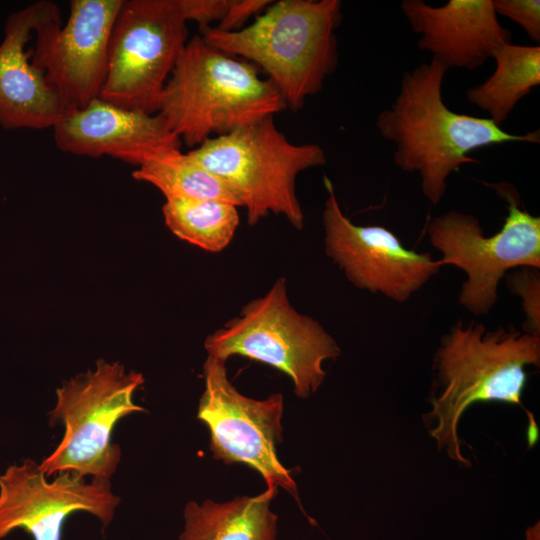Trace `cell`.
<instances>
[{"label": "cell", "instance_id": "cell-3", "mask_svg": "<svg viewBox=\"0 0 540 540\" xmlns=\"http://www.w3.org/2000/svg\"><path fill=\"white\" fill-rule=\"evenodd\" d=\"M339 0H280L237 31L201 30L212 47L261 67L293 111L319 93L338 64Z\"/></svg>", "mask_w": 540, "mask_h": 540}, {"label": "cell", "instance_id": "cell-2", "mask_svg": "<svg viewBox=\"0 0 540 540\" xmlns=\"http://www.w3.org/2000/svg\"><path fill=\"white\" fill-rule=\"evenodd\" d=\"M540 364V335L514 327L488 330L482 323L454 324L440 342L434 371L438 394H432V410L425 422L434 423L431 436L440 450L454 461L470 466L460 451L457 426L465 410L476 402L501 401L520 406L529 419L527 439H538L533 415L522 403L527 380L525 367Z\"/></svg>", "mask_w": 540, "mask_h": 540}, {"label": "cell", "instance_id": "cell-17", "mask_svg": "<svg viewBox=\"0 0 540 540\" xmlns=\"http://www.w3.org/2000/svg\"><path fill=\"white\" fill-rule=\"evenodd\" d=\"M278 489L226 502L189 501L179 540H276L278 517L270 504Z\"/></svg>", "mask_w": 540, "mask_h": 540}, {"label": "cell", "instance_id": "cell-24", "mask_svg": "<svg viewBox=\"0 0 540 540\" xmlns=\"http://www.w3.org/2000/svg\"><path fill=\"white\" fill-rule=\"evenodd\" d=\"M271 4L268 0H230L228 9L216 26L222 31H237L253 15L264 11Z\"/></svg>", "mask_w": 540, "mask_h": 540}, {"label": "cell", "instance_id": "cell-5", "mask_svg": "<svg viewBox=\"0 0 540 540\" xmlns=\"http://www.w3.org/2000/svg\"><path fill=\"white\" fill-rule=\"evenodd\" d=\"M187 153L240 196L249 225L273 213L297 230L305 220L297 176L327 161L319 145L291 143L276 128L273 116L210 138Z\"/></svg>", "mask_w": 540, "mask_h": 540}, {"label": "cell", "instance_id": "cell-8", "mask_svg": "<svg viewBox=\"0 0 540 540\" xmlns=\"http://www.w3.org/2000/svg\"><path fill=\"white\" fill-rule=\"evenodd\" d=\"M492 186L508 203V215L500 231L486 237L478 218L448 211L430 221L431 244L442 254L440 265L462 269L459 303L474 315L490 312L498 300L500 280L519 267L540 269V217L520 206L519 195L508 183Z\"/></svg>", "mask_w": 540, "mask_h": 540}, {"label": "cell", "instance_id": "cell-21", "mask_svg": "<svg viewBox=\"0 0 540 540\" xmlns=\"http://www.w3.org/2000/svg\"><path fill=\"white\" fill-rule=\"evenodd\" d=\"M507 273L506 282L512 294L518 295L525 313L523 331L540 335V274L539 269L519 267Z\"/></svg>", "mask_w": 540, "mask_h": 540}, {"label": "cell", "instance_id": "cell-4", "mask_svg": "<svg viewBox=\"0 0 540 540\" xmlns=\"http://www.w3.org/2000/svg\"><path fill=\"white\" fill-rule=\"evenodd\" d=\"M257 67L208 44L187 41L162 90L157 113L189 147L228 134L287 108Z\"/></svg>", "mask_w": 540, "mask_h": 540}, {"label": "cell", "instance_id": "cell-12", "mask_svg": "<svg viewBox=\"0 0 540 540\" xmlns=\"http://www.w3.org/2000/svg\"><path fill=\"white\" fill-rule=\"evenodd\" d=\"M322 213L325 252L357 288L405 302L440 269L430 253L403 246L397 236L379 225H356L342 212L333 185Z\"/></svg>", "mask_w": 540, "mask_h": 540}, {"label": "cell", "instance_id": "cell-23", "mask_svg": "<svg viewBox=\"0 0 540 540\" xmlns=\"http://www.w3.org/2000/svg\"><path fill=\"white\" fill-rule=\"evenodd\" d=\"M230 0H179L186 21H194L200 29L210 27L214 21L224 17Z\"/></svg>", "mask_w": 540, "mask_h": 540}, {"label": "cell", "instance_id": "cell-1", "mask_svg": "<svg viewBox=\"0 0 540 540\" xmlns=\"http://www.w3.org/2000/svg\"><path fill=\"white\" fill-rule=\"evenodd\" d=\"M447 71L434 58L407 71L394 102L376 118L381 136L395 145L394 163L405 172L419 174L422 193L433 205L442 200L453 172L477 162L469 156L471 152L491 145L540 140L538 130L512 134L487 117L452 111L442 94Z\"/></svg>", "mask_w": 540, "mask_h": 540}, {"label": "cell", "instance_id": "cell-15", "mask_svg": "<svg viewBox=\"0 0 540 540\" xmlns=\"http://www.w3.org/2000/svg\"><path fill=\"white\" fill-rule=\"evenodd\" d=\"M56 16H60L57 5L41 0L12 12L5 21L0 42V126L4 129L52 128L65 113L25 50L35 29Z\"/></svg>", "mask_w": 540, "mask_h": 540}, {"label": "cell", "instance_id": "cell-10", "mask_svg": "<svg viewBox=\"0 0 540 540\" xmlns=\"http://www.w3.org/2000/svg\"><path fill=\"white\" fill-rule=\"evenodd\" d=\"M204 391L197 411L210 434V450L227 465H247L265 480L297 501V485L280 460L276 447L282 441L284 399L274 393L257 400L241 394L227 376L226 361L207 355L203 365Z\"/></svg>", "mask_w": 540, "mask_h": 540}, {"label": "cell", "instance_id": "cell-7", "mask_svg": "<svg viewBox=\"0 0 540 540\" xmlns=\"http://www.w3.org/2000/svg\"><path fill=\"white\" fill-rule=\"evenodd\" d=\"M204 347L209 356L224 361L239 355L280 370L301 399L319 389L326 376L323 363L341 353L318 321L291 305L284 277L265 295L248 302L238 317L211 333Z\"/></svg>", "mask_w": 540, "mask_h": 540}, {"label": "cell", "instance_id": "cell-18", "mask_svg": "<svg viewBox=\"0 0 540 540\" xmlns=\"http://www.w3.org/2000/svg\"><path fill=\"white\" fill-rule=\"evenodd\" d=\"M491 58L495 62L493 73L469 88L466 98L501 126L517 103L540 84V46L509 42L499 46Z\"/></svg>", "mask_w": 540, "mask_h": 540}, {"label": "cell", "instance_id": "cell-6", "mask_svg": "<svg viewBox=\"0 0 540 540\" xmlns=\"http://www.w3.org/2000/svg\"><path fill=\"white\" fill-rule=\"evenodd\" d=\"M144 383L141 373L126 371L119 362L98 360L96 368L79 374L56 390L49 412L50 425L60 423L64 435L55 450L39 463L46 477L70 473L109 481L121 460V449L111 442L120 419L147 412L133 401Z\"/></svg>", "mask_w": 540, "mask_h": 540}, {"label": "cell", "instance_id": "cell-22", "mask_svg": "<svg viewBox=\"0 0 540 540\" xmlns=\"http://www.w3.org/2000/svg\"><path fill=\"white\" fill-rule=\"evenodd\" d=\"M497 15L517 23L535 43L540 42L539 0H493Z\"/></svg>", "mask_w": 540, "mask_h": 540}, {"label": "cell", "instance_id": "cell-16", "mask_svg": "<svg viewBox=\"0 0 540 540\" xmlns=\"http://www.w3.org/2000/svg\"><path fill=\"white\" fill-rule=\"evenodd\" d=\"M400 8L420 35L418 48L448 69L474 70L511 40V32L498 21L493 0H449L439 7L403 0Z\"/></svg>", "mask_w": 540, "mask_h": 540}, {"label": "cell", "instance_id": "cell-20", "mask_svg": "<svg viewBox=\"0 0 540 540\" xmlns=\"http://www.w3.org/2000/svg\"><path fill=\"white\" fill-rule=\"evenodd\" d=\"M162 213L174 235L213 253L230 244L240 222L236 205L217 200L170 199Z\"/></svg>", "mask_w": 540, "mask_h": 540}, {"label": "cell", "instance_id": "cell-19", "mask_svg": "<svg viewBox=\"0 0 540 540\" xmlns=\"http://www.w3.org/2000/svg\"><path fill=\"white\" fill-rule=\"evenodd\" d=\"M132 176L152 184L170 199H208L242 207L240 196L181 149H168L144 160Z\"/></svg>", "mask_w": 540, "mask_h": 540}, {"label": "cell", "instance_id": "cell-14", "mask_svg": "<svg viewBox=\"0 0 540 540\" xmlns=\"http://www.w3.org/2000/svg\"><path fill=\"white\" fill-rule=\"evenodd\" d=\"M56 146L77 156L104 155L136 165L181 140L159 113L125 109L99 97L65 112L52 127Z\"/></svg>", "mask_w": 540, "mask_h": 540}, {"label": "cell", "instance_id": "cell-11", "mask_svg": "<svg viewBox=\"0 0 540 540\" xmlns=\"http://www.w3.org/2000/svg\"><path fill=\"white\" fill-rule=\"evenodd\" d=\"M124 0H71L69 17L34 31L32 64L43 73L65 112L85 107L103 87L112 28Z\"/></svg>", "mask_w": 540, "mask_h": 540}, {"label": "cell", "instance_id": "cell-13", "mask_svg": "<svg viewBox=\"0 0 540 540\" xmlns=\"http://www.w3.org/2000/svg\"><path fill=\"white\" fill-rule=\"evenodd\" d=\"M119 503L109 481L61 473L49 482L39 464L27 459L0 475V540L16 529L34 540H61L64 521L75 512L95 516L106 528Z\"/></svg>", "mask_w": 540, "mask_h": 540}, {"label": "cell", "instance_id": "cell-9", "mask_svg": "<svg viewBox=\"0 0 540 540\" xmlns=\"http://www.w3.org/2000/svg\"><path fill=\"white\" fill-rule=\"evenodd\" d=\"M186 23L179 0H124L112 28L99 98L157 113L162 90L188 41Z\"/></svg>", "mask_w": 540, "mask_h": 540}]
</instances>
